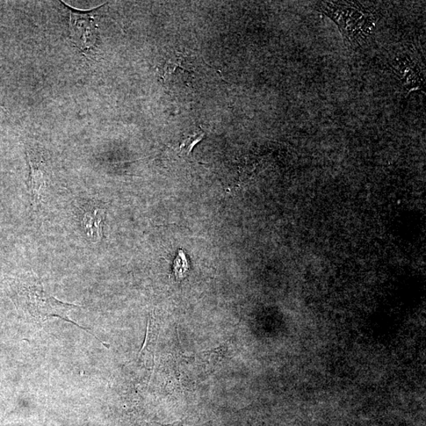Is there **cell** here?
Wrapping results in <instances>:
<instances>
[{"instance_id": "obj_1", "label": "cell", "mask_w": 426, "mask_h": 426, "mask_svg": "<svg viewBox=\"0 0 426 426\" xmlns=\"http://www.w3.org/2000/svg\"><path fill=\"white\" fill-rule=\"evenodd\" d=\"M316 9L334 21L346 46L353 49L362 46L371 37L379 19L372 7L358 2H319Z\"/></svg>"}, {"instance_id": "obj_2", "label": "cell", "mask_w": 426, "mask_h": 426, "mask_svg": "<svg viewBox=\"0 0 426 426\" xmlns=\"http://www.w3.org/2000/svg\"><path fill=\"white\" fill-rule=\"evenodd\" d=\"M16 302L18 308L36 324H41L50 317H59V319L74 324L78 328L87 331L90 335L95 336L100 341V339L91 334L87 329L79 326L78 324L69 319V313L72 309H78V306L61 302L50 295L45 290L41 281L35 277L18 281L16 286Z\"/></svg>"}, {"instance_id": "obj_3", "label": "cell", "mask_w": 426, "mask_h": 426, "mask_svg": "<svg viewBox=\"0 0 426 426\" xmlns=\"http://www.w3.org/2000/svg\"><path fill=\"white\" fill-rule=\"evenodd\" d=\"M70 14L71 41L82 52L90 54L97 47L98 27L95 20V11H82L62 3Z\"/></svg>"}, {"instance_id": "obj_4", "label": "cell", "mask_w": 426, "mask_h": 426, "mask_svg": "<svg viewBox=\"0 0 426 426\" xmlns=\"http://www.w3.org/2000/svg\"><path fill=\"white\" fill-rule=\"evenodd\" d=\"M28 164L31 167L30 193L34 208L40 204L43 190L46 186L48 176L45 161L35 151H27Z\"/></svg>"}, {"instance_id": "obj_5", "label": "cell", "mask_w": 426, "mask_h": 426, "mask_svg": "<svg viewBox=\"0 0 426 426\" xmlns=\"http://www.w3.org/2000/svg\"><path fill=\"white\" fill-rule=\"evenodd\" d=\"M393 68L406 90L412 91L421 89L422 76L420 68L415 63L406 58H400L399 60H395Z\"/></svg>"}, {"instance_id": "obj_6", "label": "cell", "mask_w": 426, "mask_h": 426, "mask_svg": "<svg viewBox=\"0 0 426 426\" xmlns=\"http://www.w3.org/2000/svg\"><path fill=\"white\" fill-rule=\"evenodd\" d=\"M106 211L104 208H90L85 211L82 223L86 235L92 242H98L100 240L101 222L105 218Z\"/></svg>"}, {"instance_id": "obj_7", "label": "cell", "mask_w": 426, "mask_h": 426, "mask_svg": "<svg viewBox=\"0 0 426 426\" xmlns=\"http://www.w3.org/2000/svg\"><path fill=\"white\" fill-rule=\"evenodd\" d=\"M202 353H203V355L205 356L206 362L209 365H211V366L212 368H214L216 366L219 365L223 360H225L228 358V344H223L219 346V348L202 352Z\"/></svg>"}, {"instance_id": "obj_8", "label": "cell", "mask_w": 426, "mask_h": 426, "mask_svg": "<svg viewBox=\"0 0 426 426\" xmlns=\"http://www.w3.org/2000/svg\"><path fill=\"white\" fill-rule=\"evenodd\" d=\"M204 137L205 133L202 131L194 132L193 134L187 137V138L180 144V154H182L183 156H189L194 147L203 140Z\"/></svg>"}, {"instance_id": "obj_9", "label": "cell", "mask_w": 426, "mask_h": 426, "mask_svg": "<svg viewBox=\"0 0 426 426\" xmlns=\"http://www.w3.org/2000/svg\"><path fill=\"white\" fill-rule=\"evenodd\" d=\"M158 336V326L156 321L153 319L151 316H149L148 320L147 332L146 341L143 344V348L140 352L148 350L151 351V349L154 348Z\"/></svg>"}, {"instance_id": "obj_10", "label": "cell", "mask_w": 426, "mask_h": 426, "mask_svg": "<svg viewBox=\"0 0 426 426\" xmlns=\"http://www.w3.org/2000/svg\"><path fill=\"white\" fill-rule=\"evenodd\" d=\"M188 269V261H187L183 250H180L174 262V272L176 278H183Z\"/></svg>"}, {"instance_id": "obj_11", "label": "cell", "mask_w": 426, "mask_h": 426, "mask_svg": "<svg viewBox=\"0 0 426 426\" xmlns=\"http://www.w3.org/2000/svg\"><path fill=\"white\" fill-rule=\"evenodd\" d=\"M164 426H183V425H181V424H177V423L176 424L175 423V424L168 425H164Z\"/></svg>"}, {"instance_id": "obj_12", "label": "cell", "mask_w": 426, "mask_h": 426, "mask_svg": "<svg viewBox=\"0 0 426 426\" xmlns=\"http://www.w3.org/2000/svg\"><path fill=\"white\" fill-rule=\"evenodd\" d=\"M0 108H1V107H0Z\"/></svg>"}]
</instances>
